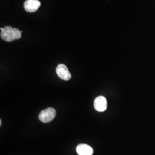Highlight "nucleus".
Listing matches in <instances>:
<instances>
[{
    "instance_id": "f257e3e1",
    "label": "nucleus",
    "mask_w": 155,
    "mask_h": 155,
    "mask_svg": "<svg viewBox=\"0 0 155 155\" xmlns=\"http://www.w3.org/2000/svg\"><path fill=\"white\" fill-rule=\"evenodd\" d=\"M0 29L1 38L6 42H11L15 40L20 39L21 38L22 31H20L17 28L7 26L5 28H1Z\"/></svg>"
},
{
    "instance_id": "f03ea898",
    "label": "nucleus",
    "mask_w": 155,
    "mask_h": 155,
    "mask_svg": "<svg viewBox=\"0 0 155 155\" xmlns=\"http://www.w3.org/2000/svg\"><path fill=\"white\" fill-rule=\"evenodd\" d=\"M56 116V110L55 109L49 107L41 111L39 114V120L44 123L52 121Z\"/></svg>"
},
{
    "instance_id": "7ed1b4c3",
    "label": "nucleus",
    "mask_w": 155,
    "mask_h": 155,
    "mask_svg": "<svg viewBox=\"0 0 155 155\" xmlns=\"http://www.w3.org/2000/svg\"><path fill=\"white\" fill-rule=\"evenodd\" d=\"M56 72L58 76L63 80L68 81L71 78V73L69 72L66 66L63 64H60L57 66Z\"/></svg>"
},
{
    "instance_id": "20e7f679",
    "label": "nucleus",
    "mask_w": 155,
    "mask_h": 155,
    "mask_svg": "<svg viewBox=\"0 0 155 155\" xmlns=\"http://www.w3.org/2000/svg\"><path fill=\"white\" fill-rule=\"evenodd\" d=\"M94 106L95 109L98 111H105L107 107V102L105 97L104 96L97 97L94 100Z\"/></svg>"
},
{
    "instance_id": "39448f33",
    "label": "nucleus",
    "mask_w": 155,
    "mask_h": 155,
    "mask_svg": "<svg viewBox=\"0 0 155 155\" xmlns=\"http://www.w3.org/2000/svg\"><path fill=\"white\" fill-rule=\"evenodd\" d=\"M41 5L39 0H27L25 1L24 7L25 10L29 13H33L38 10Z\"/></svg>"
},
{
    "instance_id": "423d86ee",
    "label": "nucleus",
    "mask_w": 155,
    "mask_h": 155,
    "mask_svg": "<svg viewBox=\"0 0 155 155\" xmlns=\"http://www.w3.org/2000/svg\"><path fill=\"white\" fill-rule=\"evenodd\" d=\"M76 150L79 155H93L94 152L93 148L87 144L78 145Z\"/></svg>"
},
{
    "instance_id": "0eeeda50",
    "label": "nucleus",
    "mask_w": 155,
    "mask_h": 155,
    "mask_svg": "<svg viewBox=\"0 0 155 155\" xmlns=\"http://www.w3.org/2000/svg\"><path fill=\"white\" fill-rule=\"evenodd\" d=\"M1 124H2V121H1V120L0 121V126L1 125Z\"/></svg>"
}]
</instances>
